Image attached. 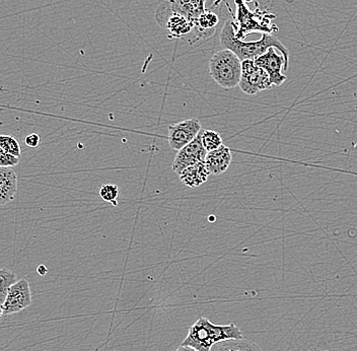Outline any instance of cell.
<instances>
[{"mask_svg": "<svg viewBox=\"0 0 357 351\" xmlns=\"http://www.w3.org/2000/svg\"><path fill=\"white\" fill-rule=\"evenodd\" d=\"M220 45L223 49H229L238 55L242 61L244 60H255L261 55L265 54L271 47H275L289 64V52L278 38L270 33H262V37L258 41L244 42L236 37L234 22L227 21L223 24L220 36Z\"/></svg>", "mask_w": 357, "mask_h": 351, "instance_id": "6da1fadb", "label": "cell"}, {"mask_svg": "<svg viewBox=\"0 0 357 351\" xmlns=\"http://www.w3.org/2000/svg\"><path fill=\"white\" fill-rule=\"evenodd\" d=\"M231 160L233 156L231 149L222 144L220 149L207 153L204 162L211 175L218 176L227 171Z\"/></svg>", "mask_w": 357, "mask_h": 351, "instance_id": "8fae6325", "label": "cell"}, {"mask_svg": "<svg viewBox=\"0 0 357 351\" xmlns=\"http://www.w3.org/2000/svg\"><path fill=\"white\" fill-rule=\"evenodd\" d=\"M206 156L207 151L203 147L200 132L193 142H190L189 144L178 151L173 163V170L178 176H180L181 173L187 167L200 162H204Z\"/></svg>", "mask_w": 357, "mask_h": 351, "instance_id": "30bf717a", "label": "cell"}, {"mask_svg": "<svg viewBox=\"0 0 357 351\" xmlns=\"http://www.w3.org/2000/svg\"><path fill=\"white\" fill-rule=\"evenodd\" d=\"M257 66L264 69L269 75L272 86L280 87L285 80L287 75H283V71L289 69V62L285 59L284 55L276 49L271 47L265 54L255 59Z\"/></svg>", "mask_w": 357, "mask_h": 351, "instance_id": "52a82bcc", "label": "cell"}, {"mask_svg": "<svg viewBox=\"0 0 357 351\" xmlns=\"http://www.w3.org/2000/svg\"><path fill=\"white\" fill-rule=\"evenodd\" d=\"M166 2L172 10L194 22L197 21L200 15L206 11V0H167Z\"/></svg>", "mask_w": 357, "mask_h": 351, "instance_id": "7c38bea8", "label": "cell"}, {"mask_svg": "<svg viewBox=\"0 0 357 351\" xmlns=\"http://www.w3.org/2000/svg\"><path fill=\"white\" fill-rule=\"evenodd\" d=\"M32 301L30 285L26 279H21L11 286L6 301L1 305V316L17 314L30 307Z\"/></svg>", "mask_w": 357, "mask_h": 351, "instance_id": "ba28073f", "label": "cell"}, {"mask_svg": "<svg viewBox=\"0 0 357 351\" xmlns=\"http://www.w3.org/2000/svg\"><path fill=\"white\" fill-rule=\"evenodd\" d=\"M253 0H234L236 6V19L234 22L236 37L243 40L251 33H270L278 32V28L272 24V19L276 15L262 13L257 10L252 11L248 8V2Z\"/></svg>", "mask_w": 357, "mask_h": 351, "instance_id": "3957f363", "label": "cell"}, {"mask_svg": "<svg viewBox=\"0 0 357 351\" xmlns=\"http://www.w3.org/2000/svg\"><path fill=\"white\" fill-rule=\"evenodd\" d=\"M211 175V172L205 165V162H200L187 167L178 177H180V180L182 181L185 186L196 188L204 184Z\"/></svg>", "mask_w": 357, "mask_h": 351, "instance_id": "5bb4252c", "label": "cell"}, {"mask_svg": "<svg viewBox=\"0 0 357 351\" xmlns=\"http://www.w3.org/2000/svg\"><path fill=\"white\" fill-rule=\"evenodd\" d=\"M242 338L244 335L236 324L218 325L201 317L190 327L182 345L191 346L198 351H211L212 346L218 342Z\"/></svg>", "mask_w": 357, "mask_h": 351, "instance_id": "7a4b0ae2", "label": "cell"}, {"mask_svg": "<svg viewBox=\"0 0 357 351\" xmlns=\"http://www.w3.org/2000/svg\"><path fill=\"white\" fill-rule=\"evenodd\" d=\"M17 283V275L8 268L0 270V305L6 301L11 286Z\"/></svg>", "mask_w": 357, "mask_h": 351, "instance_id": "e0dca14e", "label": "cell"}, {"mask_svg": "<svg viewBox=\"0 0 357 351\" xmlns=\"http://www.w3.org/2000/svg\"><path fill=\"white\" fill-rule=\"evenodd\" d=\"M0 149L6 151V153L13 154V156L20 158L22 154L21 145H20L19 140L11 135L0 136Z\"/></svg>", "mask_w": 357, "mask_h": 351, "instance_id": "d6986e66", "label": "cell"}, {"mask_svg": "<svg viewBox=\"0 0 357 351\" xmlns=\"http://www.w3.org/2000/svg\"><path fill=\"white\" fill-rule=\"evenodd\" d=\"M40 143H41V138H40L38 134L32 133L26 137V144L28 145L29 147L35 149V147H39Z\"/></svg>", "mask_w": 357, "mask_h": 351, "instance_id": "7402d4cb", "label": "cell"}, {"mask_svg": "<svg viewBox=\"0 0 357 351\" xmlns=\"http://www.w3.org/2000/svg\"><path fill=\"white\" fill-rule=\"evenodd\" d=\"M155 17L158 24L162 28L169 31V38L183 39L195 31V22L181 13L172 10L166 1L160 4L155 11Z\"/></svg>", "mask_w": 357, "mask_h": 351, "instance_id": "5b68a950", "label": "cell"}, {"mask_svg": "<svg viewBox=\"0 0 357 351\" xmlns=\"http://www.w3.org/2000/svg\"><path fill=\"white\" fill-rule=\"evenodd\" d=\"M218 24H220L218 15L213 11L206 10L195 22L196 41L198 39L211 37Z\"/></svg>", "mask_w": 357, "mask_h": 351, "instance_id": "9a60e30c", "label": "cell"}, {"mask_svg": "<svg viewBox=\"0 0 357 351\" xmlns=\"http://www.w3.org/2000/svg\"><path fill=\"white\" fill-rule=\"evenodd\" d=\"M240 89L250 96L257 95L262 91L271 89L272 84L269 75L257 66L255 60H244L242 66V78Z\"/></svg>", "mask_w": 357, "mask_h": 351, "instance_id": "8992f818", "label": "cell"}, {"mask_svg": "<svg viewBox=\"0 0 357 351\" xmlns=\"http://www.w3.org/2000/svg\"><path fill=\"white\" fill-rule=\"evenodd\" d=\"M243 61L236 53L222 49L209 60V75L222 89H231L240 86Z\"/></svg>", "mask_w": 357, "mask_h": 351, "instance_id": "277c9868", "label": "cell"}, {"mask_svg": "<svg viewBox=\"0 0 357 351\" xmlns=\"http://www.w3.org/2000/svg\"><path fill=\"white\" fill-rule=\"evenodd\" d=\"M319 351H323V350H319Z\"/></svg>", "mask_w": 357, "mask_h": 351, "instance_id": "cb8c5ba5", "label": "cell"}, {"mask_svg": "<svg viewBox=\"0 0 357 351\" xmlns=\"http://www.w3.org/2000/svg\"><path fill=\"white\" fill-rule=\"evenodd\" d=\"M211 351H263L254 341L248 339H231L218 342L212 346Z\"/></svg>", "mask_w": 357, "mask_h": 351, "instance_id": "2e32d148", "label": "cell"}, {"mask_svg": "<svg viewBox=\"0 0 357 351\" xmlns=\"http://www.w3.org/2000/svg\"><path fill=\"white\" fill-rule=\"evenodd\" d=\"M17 191V173L11 167H0V204L11 202Z\"/></svg>", "mask_w": 357, "mask_h": 351, "instance_id": "4fadbf2b", "label": "cell"}, {"mask_svg": "<svg viewBox=\"0 0 357 351\" xmlns=\"http://www.w3.org/2000/svg\"><path fill=\"white\" fill-rule=\"evenodd\" d=\"M19 163L20 158L0 149V167H13L19 165Z\"/></svg>", "mask_w": 357, "mask_h": 351, "instance_id": "44dd1931", "label": "cell"}, {"mask_svg": "<svg viewBox=\"0 0 357 351\" xmlns=\"http://www.w3.org/2000/svg\"><path fill=\"white\" fill-rule=\"evenodd\" d=\"M176 351H198L195 348H191V346L181 345Z\"/></svg>", "mask_w": 357, "mask_h": 351, "instance_id": "603a6c76", "label": "cell"}, {"mask_svg": "<svg viewBox=\"0 0 357 351\" xmlns=\"http://www.w3.org/2000/svg\"><path fill=\"white\" fill-rule=\"evenodd\" d=\"M201 140L207 153L220 149L222 145V138L218 132L213 130H201Z\"/></svg>", "mask_w": 357, "mask_h": 351, "instance_id": "ac0fdd59", "label": "cell"}, {"mask_svg": "<svg viewBox=\"0 0 357 351\" xmlns=\"http://www.w3.org/2000/svg\"><path fill=\"white\" fill-rule=\"evenodd\" d=\"M120 189L117 185L106 184L102 185L100 190V196L102 200L111 203L114 207H117V199L119 197Z\"/></svg>", "mask_w": 357, "mask_h": 351, "instance_id": "ffe728a7", "label": "cell"}, {"mask_svg": "<svg viewBox=\"0 0 357 351\" xmlns=\"http://www.w3.org/2000/svg\"><path fill=\"white\" fill-rule=\"evenodd\" d=\"M202 130L199 119L191 118L169 126V144L175 151H180L193 142Z\"/></svg>", "mask_w": 357, "mask_h": 351, "instance_id": "9c48e42d", "label": "cell"}]
</instances>
